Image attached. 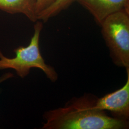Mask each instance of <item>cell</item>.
Listing matches in <instances>:
<instances>
[{
	"label": "cell",
	"mask_w": 129,
	"mask_h": 129,
	"mask_svg": "<svg viewBox=\"0 0 129 129\" xmlns=\"http://www.w3.org/2000/svg\"><path fill=\"white\" fill-rule=\"evenodd\" d=\"M126 71L127 78L124 86L102 98H97L95 107L100 110L110 112L114 118L129 121V69Z\"/></svg>",
	"instance_id": "277c9868"
},
{
	"label": "cell",
	"mask_w": 129,
	"mask_h": 129,
	"mask_svg": "<svg viewBox=\"0 0 129 129\" xmlns=\"http://www.w3.org/2000/svg\"><path fill=\"white\" fill-rule=\"evenodd\" d=\"M77 0H56L53 4L46 9L42 11L37 16L38 20H41L44 23L60 12L68 8Z\"/></svg>",
	"instance_id": "52a82bcc"
},
{
	"label": "cell",
	"mask_w": 129,
	"mask_h": 129,
	"mask_svg": "<svg viewBox=\"0 0 129 129\" xmlns=\"http://www.w3.org/2000/svg\"><path fill=\"white\" fill-rule=\"evenodd\" d=\"M122 10L108 16L100 25L110 55L116 66L129 69V12Z\"/></svg>",
	"instance_id": "3957f363"
},
{
	"label": "cell",
	"mask_w": 129,
	"mask_h": 129,
	"mask_svg": "<svg viewBox=\"0 0 129 129\" xmlns=\"http://www.w3.org/2000/svg\"><path fill=\"white\" fill-rule=\"evenodd\" d=\"M43 28V22L37 21L34 25V33L29 45L14 49L16 56L14 58L6 57L0 49V70L14 69L19 77L24 78L29 74L31 69L38 68L44 72L51 81L55 82L58 74L53 67L45 63L40 53L39 39Z\"/></svg>",
	"instance_id": "7a4b0ae2"
},
{
	"label": "cell",
	"mask_w": 129,
	"mask_h": 129,
	"mask_svg": "<svg viewBox=\"0 0 129 129\" xmlns=\"http://www.w3.org/2000/svg\"><path fill=\"white\" fill-rule=\"evenodd\" d=\"M97 97L91 94L73 98L64 107L45 112L44 129H124L129 121L108 115L97 109Z\"/></svg>",
	"instance_id": "6da1fadb"
},
{
	"label": "cell",
	"mask_w": 129,
	"mask_h": 129,
	"mask_svg": "<svg viewBox=\"0 0 129 129\" xmlns=\"http://www.w3.org/2000/svg\"><path fill=\"white\" fill-rule=\"evenodd\" d=\"M55 1L56 0H37L36 12L37 16L42 11L53 4Z\"/></svg>",
	"instance_id": "ba28073f"
},
{
	"label": "cell",
	"mask_w": 129,
	"mask_h": 129,
	"mask_svg": "<svg viewBox=\"0 0 129 129\" xmlns=\"http://www.w3.org/2000/svg\"><path fill=\"white\" fill-rule=\"evenodd\" d=\"M14 77L13 74L11 73H7L3 75L0 77V84L5 81V80L8 79V78H12Z\"/></svg>",
	"instance_id": "9c48e42d"
},
{
	"label": "cell",
	"mask_w": 129,
	"mask_h": 129,
	"mask_svg": "<svg viewBox=\"0 0 129 129\" xmlns=\"http://www.w3.org/2000/svg\"><path fill=\"white\" fill-rule=\"evenodd\" d=\"M91 14L100 26L112 14L122 10H129V0H77Z\"/></svg>",
	"instance_id": "5b68a950"
},
{
	"label": "cell",
	"mask_w": 129,
	"mask_h": 129,
	"mask_svg": "<svg viewBox=\"0 0 129 129\" xmlns=\"http://www.w3.org/2000/svg\"><path fill=\"white\" fill-rule=\"evenodd\" d=\"M37 0H0V10L11 14H24L31 21L36 22Z\"/></svg>",
	"instance_id": "8992f818"
}]
</instances>
